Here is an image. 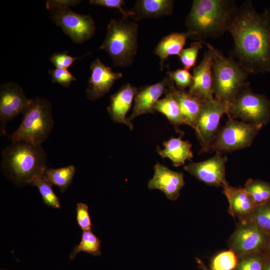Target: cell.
<instances>
[{
  "mask_svg": "<svg viewBox=\"0 0 270 270\" xmlns=\"http://www.w3.org/2000/svg\"><path fill=\"white\" fill-rule=\"evenodd\" d=\"M234 46L230 57L248 74L270 73V10L258 12L252 2H243L227 28Z\"/></svg>",
  "mask_w": 270,
  "mask_h": 270,
  "instance_id": "6da1fadb",
  "label": "cell"
},
{
  "mask_svg": "<svg viewBox=\"0 0 270 270\" xmlns=\"http://www.w3.org/2000/svg\"><path fill=\"white\" fill-rule=\"evenodd\" d=\"M236 8L231 0H193L185 20L189 38L202 41L220 36L227 30Z\"/></svg>",
  "mask_w": 270,
  "mask_h": 270,
  "instance_id": "7a4b0ae2",
  "label": "cell"
},
{
  "mask_svg": "<svg viewBox=\"0 0 270 270\" xmlns=\"http://www.w3.org/2000/svg\"><path fill=\"white\" fill-rule=\"evenodd\" d=\"M46 164V154L42 145L24 141L11 142L2 152L4 172L19 186L30 184L34 178L44 175Z\"/></svg>",
  "mask_w": 270,
  "mask_h": 270,
  "instance_id": "3957f363",
  "label": "cell"
},
{
  "mask_svg": "<svg viewBox=\"0 0 270 270\" xmlns=\"http://www.w3.org/2000/svg\"><path fill=\"white\" fill-rule=\"evenodd\" d=\"M138 24L128 18L112 19L100 47L110 56L116 66H131L138 52Z\"/></svg>",
  "mask_w": 270,
  "mask_h": 270,
  "instance_id": "277c9868",
  "label": "cell"
},
{
  "mask_svg": "<svg viewBox=\"0 0 270 270\" xmlns=\"http://www.w3.org/2000/svg\"><path fill=\"white\" fill-rule=\"evenodd\" d=\"M203 43L212 54L214 98L228 104L247 82L249 74L232 58L226 57L209 43Z\"/></svg>",
  "mask_w": 270,
  "mask_h": 270,
  "instance_id": "5b68a950",
  "label": "cell"
},
{
  "mask_svg": "<svg viewBox=\"0 0 270 270\" xmlns=\"http://www.w3.org/2000/svg\"><path fill=\"white\" fill-rule=\"evenodd\" d=\"M22 114L20 125L15 131L8 135V140L10 142L24 141L42 145L54 128L50 102L44 98H30Z\"/></svg>",
  "mask_w": 270,
  "mask_h": 270,
  "instance_id": "8992f818",
  "label": "cell"
},
{
  "mask_svg": "<svg viewBox=\"0 0 270 270\" xmlns=\"http://www.w3.org/2000/svg\"><path fill=\"white\" fill-rule=\"evenodd\" d=\"M218 131L206 150L222 154L250 146L262 126L239 121L230 116Z\"/></svg>",
  "mask_w": 270,
  "mask_h": 270,
  "instance_id": "52a82bcc",
  "label": "cell"
},
{
  "mask_svg": "<svg viewBox=\"0 0 270 270\" xmlns=\"http://www.w3.org/2000/svg\"><path fill=\"white\" fill-rule=\"evenodd\" d=\"M228 116L262 126L270 117V101L264 95L254 92L248 82L228 104Z\"/></svg>",
  "mask_w": 270,
  "mask_h": 270,
  "instance_id": "ba28073f",
  "label": "cell"
},
{
  "mask_svg": "<svg viewBox=\"0 0 270 270\" xmlns=\"http://www.w3.org/2000/svg\"><path fill=\"white\" fill-rule=\"evenodd\" d=\"M270 240L264 232L248 216L240 218L236 227L228 241L230 250L237 256L244 254L263 252Z\"/></svg>",
  "mask_w": 270,
  "mask_h": 270,
  "instance_id": "9c48e42d",
  "label": "cell"
},
{
  "mask_svg": "<svg viewBox=\"0 0 270 270\" xmlns=\"http://www.w3.org/2000/svg\"><path fill=\"white\" fill-rule=\"evenodd\" d=\"M50 14L55 24L75 43L82 44L94 34V22L89 14H78L68 8H54Z\"/></svg>",
  "mask_w": 270,
  "mask_h": 270,
  "instance_id": "30bf717a",
  "label": "cell"
},
{
  "mask_svg": "<svg viewBox=\"0 0 270 270\" xmlns=\"http://www.w3.org/2000/svg\"><path fill=\"white\" fill-rule=\"evenodd\" d=\"M228 104L216 98L205 100L196 118L195 130L201 145L200 153L206 152L209 144L218 130L222 116L228 114Z\"/></svg>",
  "mask_w": 270,
  "mask_h": 270,
  "instance_id": "8fae6325",
  "label": "cell"
},
{
  "mask_svg": "<svg viewBox=\"0 0 270 270\" xmlns=\"http://www.w3.org/2000/svg\"><path fill=\"white\" fill-rule=\"evenodd\" d=\"M30 98H28L23 89L14 82H8L0 88V132L6 134L8 122L24 112Z\"/></svg>",
  "mask_w": 270,
  "mask_h": 270,
  "instance_id": "7c38bea8",
  "label": "cell"
},
{
  "mask_svg": "<svg viewBox=\"0 0 270 270\" xmlns=\"http://www.w3.org/2000/svg\"><path fill=\"white\" fill-rule=\"evenodd\" d=\"M226 156L216 153L212 157L200 162H190L184 168L190 175L207 185L223 188L228 184L226 178Z\"/></svg>",
  "mask_w": 270,
  "mask_h": 270,
  "instance_id": "4fadbf2b",
  "label": "cell"
},
{
  "mask_svg": "<svg viewBox=\"0 0 270 270\" xmlns=\"http://www.w3.org/2000/svg\"><path fill=\"white\" fill-rule=\"evenodd\" d=\"M174 83L168 76H166L160 82L141 87L138 90L134 96V104L131 114L127 118L129 122L145 114H154V106L160 98L166 94Z\"/></svg>",
  "mask_w": 270,
  "mask_h": 270,
  "instance_id": "5bb4252c",
  "label": "cell"
},
{
  "mask_svg": "<svg viewBox=\"0 0 270 270\" xmlns=\"http://www.w3.org/2000/svg\"><path fill=\"white\" fill-rule=\"evenodd\" d=\"M90 68L91 74L86 94V98L90 100L102 97L110 91L117 80L123 77L122 73L113 71L98 58L92 62Z\"/></svg>",
  "mask_w": 270,
  "mask_h": 270,
  "instance_id": "9a60e30c",
  "label": "cell"
},
{
  "mask_svg": "<svg viewBox=\"0 0 270 270\" xmlns=\"http://www.w3.org/2000/svg\"><path fill=\"white\" fill-rule=\"evenodd\" d=\"M154 174L148 182V188L160 190L168 200H176L185 184L183 174L172 170L160 162L154 165Z\"/></svg>",
  "mask_w": 270,
  "mask_h": 270,
  "instance_id": "2e32d148",
  "label": "cell"
},
{
  "mask_svg": "<svg viewBox=\"0 0 270 270\" xmlns=\"http://www.w3.org/2000/svg\"><path fill=\"white\" fill-rule=\"evenodd\" d=\"M212 56L208 48L200 62L192 69L193 80L188 92L202 100L214 98L212 78Z\"/></svg>",
  "mask_w": 270,
  "mask_h": 270,
  "instance_id": "e0dca14e",
  "label": "cell"
},
{
  "mask_svg": "<svg viewBox=\"0 0 270 270\" xmlns=\"http://www.w3.org/2000/svg\"><path fill=\"white\" fill-rule=\"evenodd\" d=\"M137 90L138 89L130 84H124L110 96V103L107 108L114 122L124 124L131 130H133L134 126L126 114L131 107Z\"/></svg>",
  "mask_w": 270,
  "mask_h": 270,
  "instance_id": "ac0fdd59",
  "label": "cell"
},
{
  "mask_svg": "<svg viewBox=\"0 0 270 270\" xmlns=\"http://www.w3.org/2000/svg\"><path fill=\"white\" fill-rule=\"evenodd\" d=\"M222 188L228 202V212L239 218L249 216L256 204L244 188H235L228 184Z\"/></svg>",
  "mask_w": 270,
  "mask_h": 270,
  "instance_id": "d6986e66",
  "label": "cell"
},
{
  "mask_svg": "<svg viewBox=\"0 0 270 270\" xmlns=\"http://www.w3.org/2000/svg\"><path fill=\"white\" fill-rule=\"evenodd\" d=\"M174 4L172 0H138L130 10L131 18L138 20L170 16L174 10Z\"/></svg>",
  "mask_w": 270,
  "mask_h": 270,
  "instance_id": "ffe728a7",
  "label": "cell"
},
{
  "mask_svg": "<svg viewBox=\"0 0 270 270\" xmlns=\"http://www.w3.org/2000/svg\"><path fill=\"white\" fill-rule=\"evenodd\" d=\"M170 90L178 104L186 124L194 129L196 118L205 100L190 94L188 91L178 89L174 82Z\"/></svg>",
  "mask_w": 270,
  "mask_h": 270,
  "instance_id": "44dd1931",
  "label": "cell"
},
{
  "mask_svg": "<svg viewBox=\"0 0 270 270\" xmlns=\"http://www.w3.org/2000/svg\"><path fill=\"white\" fill-rule=\"evenodd\" d=\"M163 146L164 149L159 146L156 147L157 152L162 158L171 160L176 167L184 164L186 160H190L193 157L191 144L182 140L180 137H172L164 142Z\"/></svg>",
  "mask_w": 270,
  "mask_h": 270,
  "instance_id": "7402d4cb",
  "label": "cell"
},
{
  "mask_svg": "<svg viewBox=\"0 0 270 270\" xmlns=\"http://www.w3.org/2000/svg\"><path fill=\"white\" fill-rule=\"evenodd\" d=\"M189 37L190 34L186 31L172 32L162 38L154 50V54L160 58L161 70L163 69L164 62L170 56L179 55Z\"/></svg>",
  "mask_w": 270,
  "mask_h": 270,
  "instance_id": "603a6c76",
  "label": "cell"
},
{
  "mask_svg": "<svg viewBox=\"0 0 270 270\" xmlns=\"http://www.w3.org/2000/svg\"><path fill=\"white\" fill-rule=\"evenodd\" d=\"M154 110L164 114L174 126L176 130L180 133L178 126L186 124V122L182 115L178 104L174 99L170 88L165 96L157 102L154 106Z\"/></svg>",
  "mask_w": 270,
  "mask_h": 270,
  "instance_id": "cb8c5ba5",
  "label": "cell"
},
{
  "mask_svg": "<svg viewBox=\"0 0 270 270\" xmlns=\"http://www.w3.org/2000/svg\"><path fill=\"white\" fill-rule=\"evenodd\" d=\"M76 171L73 165L56 168H47L44 175L52 186H56L64 192L72 183Z\"/></svg>",
  "mask_w": 270,
  "mask_h": 270,
  "instance_id": "d4e9b609",
  "label": "cell"
},
{
  "mask_svg": "<svg viewBox=\"0 0 270 270\" xmlns=\"http://www.w3.org/2000/svg\"><path fill=\"white\" fill-rule=\"evenodd\" d=\"M101 241L91 230H84L82 234L81 240L78 244L75 246L69 256L72 260L80 252H87L92 256L101 254Z\"/></svg>",
  "mask_w": 270,
  "mask_h": 270,
  "instance_id": "484cf974",
  "label": "cell"
},
{
  "mask_svg": "<svg viewBox=\"0 0 270 270\" xmlns=\"http://www.w3.org/2000/svg\"><path fill=\"white\" fill-rule=\"evenodd\" d=\"M244 188L251 196L256 206L270 201V184L262 180H248Z\"/></svg>",
  "mask_w": 270,
  "mask_h": 270,
  "instance_id": "4316f807",
  "label": "cell"
},
{
  "mask_svg": "<svg viewBox=\"0 0 270 270\" xmlns=\"http://www.w3.org/2000/svg\"><path fill=\"white\" fill-rule=\"evenodd\" d=\"M30 185L38 188L44 204L52 208H60L59 198L54 192L52 186L47 180L44 175L34 178Z\"/></svg>",
  "mask_w": 270,
  "mask_h": 270,
  "instance_id": "83f0119b",
  "label": "cell"
},
{
  "mask_svg": "<svg viewBox=\"0 0 270 270\" xmlns=\"http://www.w3.org/2000/svg\"><path fill=\"white\" fill-rule=\"evenodd\" d=\"M238 263L234 270H264L265 254L255 252L238 255Z\"/></svg>",
  "mask_w": 270,
  "mask_h": 270,
  "instance_id": "f1b7e54d",
  "label": "cell"
},
{
  "mask_svg": "<svg viewBox=\"0 0 270 270\" xmlns=\"http://www.w3.org/2000/svg\"><path fill=\"white\" fill-rule=\"evenodd\" d=\"M248 218L257 226L270 236V201L256 206Z\"/></svg>",
  "mask_w": 270,
  "mask_h": 270,
  "instance_id": "f546056e",
  "label": "cell"
},
{
  "mask_svg": "<svg viewBox=\"0 0 270 270\" xmlns=\"http://www.w3.org/2000/svg\"><path fill=\"white\" fill-rule=\"evenodd\" d=\"M238 263V256L232 250L222 252L212 260V270H234Z\"/></svg>",
  "mask_w": 270,
  "mask_h": 270,
  "instance_id": "4dcf8cb0",
  "label": "cell"
},
{
  "mask_svg": "<svg viewBox=\"0 0 270 270\" xmlns=\"http://www.w3.org/2000/svg\"><path fill=\"white\" fill-rule=\"evenodd\" d=\"M202 42H192L188 48H184L179 55L184 68L189 70L196 66L199 51L202 48Z\"/></svg>",
  "mask_w": 270,
  "mask_h": 270,
  "instance_id": "1f68e13d",
  "label": "cell"
},
{
  "mask_svg": "<svg viewBox=\"0 0 270 270\" xmlns=\"http://www.w3.org/2000/svg\"><path fill=\"white\" fill-rule=\"evenodd\" d=\"M167 75L172 80L176 88L180 90H185L186 88H189L192 82V75L188 70L184 68L169 70Z\"/></svg>",
  "mask_w": 270,
  "mask_h": 270,
  "instance_id": "d6a6232c",
  "label": "cell"
},
{
  "mask_svg": "<svg viewBox=\"0 0 270 270\" xmlns=\"http://www.w3.org/2000/svg\"><path fill=\"white\" fill-rule=\"evenodd\" d=\"M48 74L52 77L53 84H59L66 88L70 86L72 82L76 80V78L68 69L56 68L50 70Z\"/></svg>",
  "mask_w": 270,
  "mask_h": 270,
  "instance_id": "836d02e7",
  "label": "cell"
},
{
  "mask_svg": "<svg viewBox=\"0 0 270 270\" xmlns=\"http://www.w3.org/2000/svg\"><path fill=\"white\" fill-rule=\"evenodd\" d=\"M76 220L78 226L82 231L91 230L92 223L88 212V207L86 204L77 203Z\"/></svg>",
  "mask_w": 270,
  "mask_h": 270,
  "instance_id": "e575fe53",
  "label": "cell"
},
{
  "mask_svg": "<svg viewBox=\"0 0 270 270\" xmlns=\"http://www.w3.org/2000/svg\"><path fill=\"white\" fill-rule=\"evenodd\" d=\"M86 56V54L80 57H74L69 55L66 51H64L62 52L53 54L50 57V60L56 68L68 69L76 60L81 59Z\"/></svg>",
  "mask_w": 270,
  "mask_h": 270,
  "instance_id": "d590c367",
  "label": "cell"
},
{
  "mask_svg": "<svg viewBox=\"0 0 270 270\" xmlns=\"http://www.w3.org/2000/svg\"><path fill=\"white\" fill-rule=\"evenodd\" d=\"M89 3L108 8H116L122 14L123 18H131L130 11H126L122 8L125 4L124 0H90Z\"/></svg>",
  "mask_w": 270,
  "mask_h": 270,
  "instance_id": "8d00e7d4",
  "label": "cell"
},
{
  "mask_svg": "<svg viewBox=\"0 0 270 270\" xmlns=\"http://www.w3.org/2000/svg\"><path fill=\"white\" fill-rule=\"evenodd\" d=\"M81 0H46V8L48 10L54 8H67L80 4Z\"/></svg>",
  "mask_w": 270,
  "mask_h": 270,
  "instance_id": "74e56055",
  "label": "cell"
},
{
  "mask_svg": "<svg viewBox=\"0 0 270 270\" xmlns=\"http://www.w3.org/2000/svg\"><path fill=\"white\" fill-rule=\"evenodd\" d=\"M264 270H270V256L266 254Z\"/></svg>",
  "mask_w": 270,
  "mask_h": 270,
  "instance_id": "f35d334b",
  "label": "cell"
},
{
  "mask_svg": "<svg viewBox=\"0 0 270 270\" xmlns=\"http://www.w3.org/2000/svg\"><path fill=\"white\" fill-rule=\"evenodd\" d=\"M263 252L266 256H270V240Z\"/></svg>",
  "mask_w": 270,
  "mask_h": 270,
  "instance_id": "ab89813d",
  "label": "cell"
},
{
  "mask_svg": "<svg viewBox=\"0 0 270 270\" xmlns=\"http://www.w3.org/2000/svg\"><path fill=\"white\" fill-rule=\"evenodd\" d=\"M197 261H198V263L200 265V268L202 270H208L206 268L204 264L202 262V261L200 259L197 258Z\"/></svg>",
  "mask_w": 270,
  "mask_h": 270,
  "instance_id": "60d3db41",
  "label": "cell"
},
{
  "mask_svg": "<svg viewBox=\"0 0 270 270\" xmlns=\"http://www.w3.org/2000/svg\"><path fill=\"white\" fill-rule=\"evenodd\" d=\"M3 270V269H2V270Z\"/></svg>",
  "mask_w": 270,
  "mask_h": 270,
  "instance_id": "b9f144b4",
  "label": "cell"
}]
</instances>
